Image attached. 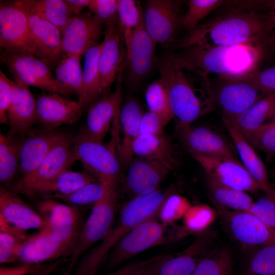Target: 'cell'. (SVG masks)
<instances>
[{
	"label": "cell",
	"instance_id": "cell-1",
	"mask_svg": "<svg viewBox=\"0 0 275 275\" xmlns=\"http://www.w3.org/2000/svg\"><path fill=\"white\" fill-rule=\"evenodd\" d=\"M230 8L214 19L198 25L174 45V49L200 45H261L269 43L271 27L263 1H232Z\"/></svg>",
	"mask_w": 275,
	"mask_h": 275
},
{
	"label": "cell",
	"instance_id": "cell-2",
	"mask_svg": "<svg viewBox=\"0 0 275 275\" xmlns=\"http://www.w3.org/2000/svg\"><path fill=\"white\" fill-rule=\"evenodd\" d=\"M156 67L178 123L190 124L210 110L213 99L207 75L179 65L168 57L158 60Z\"/></svg>",
	"mask_w": 275,
	"mask_h": 275
},
{
	"label": "cell",
	"instance_id": "cell-3",
	"mask_svg": "<svg viewBox=\"0 0 275 275\" xmlns=\"http://www.w3.org/2000/svg\"><path fill=\"white\" fill-rule=\"evenodd\" d=\"M257 44L206 46L196 45L180 49L168 57L173 62L220 78L239 77L256 71L262 55Z\"/></svg>",
	"mask_w": 275,
	"mask_h": 275
},
{
	"label": "cell",
	"instance_id": "cell-4",
	"mask_svg": "<svg viewBox=\"0 0 275 275\" xmlns=\"http://www.w3.org/2000/svg\"><path fill=\"white\" fill-rule=\"evenodd\" d=\"M169 195L168 191L158 189L148 194L136 196L127 203L121 212L117 225L100 244L78 261L74 275H95L108 253L126 234L137 225L158 215Z\"/></svg>",
	"mask_w": 275,
	"mask_h": 275
},
{
	"label": "cell",
	"instance_id": "cell-5",
	"mask_svg": "<svg viewBox=\"0 0 275 275\" xmlns=\"http://www.w3.org/2000/svg\"><path fill=\"white\" fill-rule=\"evenodd\" d=\"M116 183L106 182L103 196L93 205L70 252V271L91 246L102 240L112 228L117 203Z\"/></svg>",
	"mask_w": 275,
	"mask_h": 275
},
{
	"label": "cell",
	"instance_id": "cell-6",
	"mask_svg": "<svg viewBox=\"0 0 275 275\" xmlns=\"http://www.w3.org/2000/svg\"><path fill=\"white\" fill-rule=\"evenodd\" d=\"M73 148L87 173L99 182L117 183L120 164L113 147L90 137L82 128L74 137Z\"/></svg>",
	"mask_w": 275,
	"mask_h": 275
},
{
	"label": "cell",
	"instance_id": "cell-7",
	"mask_svg": "<svg viewBox=\"0 0 275 275\" xmlns=\"http://www.w3.org/2000/svg\"><path fill=\"white\" fill-rule=\"evenodd\" d=\"M0 45L5 52L37 57L28 17L14 1L0 2Z\"/></svg>",
	"mask_w": 275,
	"mask_h": 275
},
{
	"label": "cell",
	"instance_id": "cell-8",
	"mask_svg": "<svg viewBox=\"0 0 275 275\" xmlns=\"http://www.w3.org/2000/svg\"><path fill=\"white\" fill-rule=\"evenodd\" d=\"M1 60L12 76L17 77L29 86L65 96L72 94L57 80L51 68L45 62L34 56L4 51Z\"/></svg>",
	"mask_w": 275,
	"mask_h": 275
},
{
	"label": "cell",
	"instance_id": "cell-9",
	"mask_svg": "<svg viewBox=\"0 0 275 275\" xmlns=\"http://www.w3.org/2000/svg\"><path fill=\"white\" fill-rule=\"evenodd\" d=\"M37 208L45 226L70 254L83 225L79 209L53 199H43L38 203Z\"/></svg>",
	"mask_w": 275,
	"mask_h": 275
},
{
	"label": "cell",
	"instance_id": "cell-10",
	"mask_svg": "<svg viewBox=\"0 0 275 275\" xmlns=\"http://www.w3.org/2000/svg\"><path fill=\"white\" fill-rule=\"evenodd\" d=\"M190 154L203 168L206 176L217 182L247 193L261 190L258 183L237 158Z\"/></svg>",
	"mask_w": 275,
	"mask_h": 275
},
{
	"label": "cell",
	"instance_id": "cell-11",
	"mask_svg": "<svg viewBox=\"0 0 275 275\" xmlns=\"http://www.w3.org/2000/svg\"><path fill=\"white\" fill-rule=\"evenodd\" d=\"M216 208L230 234L243 246L275 245V232L253 214Z\"/></svg>",
	"mask_w": 275,
	"mask_h": 275
},
{
	"label": "cell",
	"instance_id": "cell-12",
	"mask_svg": "<svg viewBox=\"0 0 275 275\" xmlns=\"http://www.w3.org/2000/svg\"><path fill=\"white\" fill-rule=\"evenodd\" d=\"M74 137L69 135L57 144L37 168L29 175L22 177L13 187L18 194L39 183L51 180L70 170L78 161L73 148Z\"/></svg>",
	"mask_w": 275,
	"mask_h": 275
},
{
	"label": "cell",
	"instance_id": "cell-13",
	"mask_svg": "<svg viewBox=\"0 0 275 275\" xmlns=\"http://www.w3.org/2000/svg\"><path fill=\"white\" fill-rule=\"evenodd\" d=\"M104 24L91 13L74 16L62 31L64 56H81L89 48L99 44Z\"/></svg>",
	"mask_w": 275,
	"mask_h": 275
},
{
	"label": "cell",
	"instance_id": "cell-14",
	"mask_svg": "<svg viewBox=\"0 0 275 275\" xmlns=\"http://www.w3.org/2000/svg\"><path fill=\"white\" fill-rule=\"evenodd\" d=\"M156 44L147 32L143 23L133 34L126 50L124 70L126 81L129 87H136L157 66L158 60L155 53Z\"/></svg>",
	"mask_w": 275,
	"mask_h": 275
},
{
	"label": "cell",
	"instance_id": "cell-15",
	"mask_svg": "<svg viewBox=\"0 0 275 275\" xmlns=\"http://www.w3.org/2000/svg\"><path fill=\"white\" fill-rule=\"evenodd\" d=\"M165 225L156 218L143 222L126 234L111 250L109 264L114 266L160 243Z\"/></svg>",
	"mask_w": 275,
	"mask_h": 275
},
{
	"label": "cell",
	"instance_id": "cell-16",
	"mask_svg": "<svg viewBox=\"0 0 275 275\" xmlns=\"http://www.w3.org/2000/svg\"><path fill=\"white\" fill-rule=\"evenodd\" d=\"M178 2L171 0H150L146 2L144 26L156 43L172 42L181 24Z\"/></svg>",
	"mask_w": 275,
	"mask_h": 275
},
{
	"label": "cell",
	"instance_id": "cell-17",
	"mask_svg": "<svg viewBox=\"0 0 275 275\" xmlns=\"http://www.w3.org/2000/svg\"><path fill=\"white\" fill-rule=\"evenodd\" d=\"M224 80L217 90L216 101L222 113V119L234 121L255 103L268 95L253 84L235 79Z\"/></svg>",
	"mask_w": 275,
	"mask_h": 275
},
{
	"label": "cell",
	"instance_id": "cell-18",
	"mask_svg": "<svg viewBox=\"0 0 275 275\" xmlns=\"http://www.w3.org/2000/svg\"><path fill=\"white\" fill-rule=\"evenodd\" d=\"M125 64V62L118 73L115 91L100 96L89 105L83 129L94 139L102 141L108 131L112 121L119 115Z\"/></svg>",
	"mask_w": 275,
	"mask_h": 275
},
{
	"label": "cell",
	"instance_id": "cell-19",
	"mask_svg": "<svg viewBox=\"0 0 275 275\" xmlns=\"http://www.w3.org/2000/svg\"><path fill=\"white\" fill-rule=\"evenodd\" d=\"M103 34L104 40L99 60L100 96L109 93L126 57L123 38L119 24L105 25Z\"/></svg>",
	"mask_w": 275,
	"mask_h": 275
},
{
	"label": "cell",
	"instance_id": "cell-20",
	"mask_svg": "<svg viewBox=\"0 0 275 275\" xmlns=\"http://www.w3.org/2000/svg\"><path fill=\"white\" fill-rule=\"evenodd\" d=\"M37 123L43 128L55 129L73 124L80 118L84 106L79 101L67 99L57 93L44 91L37 96Z\"/></svg>",
	"mask_w": 275,
	"mask_h": 275
},
{
	"label": "cell",
	"instance_id": "cell-21",
	"mask_svg": "<svg viewBox=\"0 0 275 275\" xmlns=\"http://www.w3.org/2000/svg\"><path fill=\"white\" fill-rule=\"evenodd\" d=\"M177 132L189 153L214 157L237 158L226 140L207 127L178 123Z\"/></svg>",
	"mask_w": 275,
	"mask_h": 275
},
{
	"label": "cell",
	"instance_id": "cell-22",
	"mask_svg": "<svg viewBox=\"0 0 275 275\" xmlns=\"http://www.w3.org/2000/svg\"><path fill=\"white\" fill-rule=\"evenodd\" d=\"M13 77L14 94L7 112L9 129L6 134L10 139L24 134L37 123L36 98L29 86L17 77Z\"/></svg>",
	"mask_w": 275,
	"mask_h": 275
},
{
	"label": "cell",
	"instance_id": "cell-23",
	"mask_svg": "<svg viewBox=\"0 0 275 275\" xmlns=\"http://www.w3.org/2000/svg\"><path fill=\"white\" fill-rule=\"evenodd\" d=\"M22 139L19 171L22 177L33 172L49 152L68 135L55 129L42 128L28 131Z\"/></svg>",
	"mask_w": 275,
	"mask_h": 275
},
{
	"label": "cell",
	"instance_id": "cell-24",
	"mask_svg": "<svg viewBox=\"0 0 275 275\" xmlns=\"http://www.w3.org/2000/svg\"><path fill=\"white\" fill-rule=\"evenodd\" d=\"M22 9L28 17L37 58L45 62L51 69H55L63 57L62 32L49 22Z\"/></svg>",
	"mask_w": 275,
	"mask_h": 275
},
{
	"label": "cell",
	"instance_id": "cell-25",
	"mask_svg": "<svg viewBox=\"0 0 275 275\" xmlns=\"http://www.w3.org/2000/svg\"><path fill=\"white\" fill-rule=\"evenodd\" d=\"M0 216L15 227L26 231L44 228L46 224L40 214L25 202L18 194L0 187Z\"/></svg>",
	"mask_w": 275,
	"mask_h": 275
},
{
	"label": "cell",
	"instance_id": "cell-26",
	"mask_svg": "<svg viewBox=\"0 0 275 275\" xmlns=\"http://www.w3.org/2000/svg\"><path fill=\"white\" fill-rule=\"evenodd\" d=\"M126 178L130 190L136 196L158 189L161 183L171 171L163 163L144 158L132 161Z\"/></svg>",
	"mask_w": 275,
	"mask_h": 275
},
{
	"label": "cell",
	"instance_id": "cell-27",
	"mask_svg": "<svg viewBox=\"0 0 275 275\" xmlns=\"http://www.w3.org/2000/svg\"><path fill=\"white\" fill-rule=\"evenodd\" d=\"M68 254L69 250L53 237L45 226L28 236L21 248L18 260L23 264L37 265Z\"/></svg>",
	"mask_w": 275,
	"mask_h": 275
},
{
	"label": "cell",
	"instance_id": "cell-28",
	"mask_svg": "<svg viewBox=\"0 0 275 275\" xmlns=\"http://www.w3.org/2000/svg\"><path fill=\"white\" fill-rule=\"evenodd\" d=\"M98 181L87 172L68 170L57 177L43 182L37 183L24 190L21 194L40 197L43 199L58 196L67 195L80 187Z\"/></svg>",
	"mask_w": 275,
	"mask_h": 275
},
{
	"label": "cell",
	"instance_id": "cell-29",
	"mask_svg": "<svg viewBox=\"0 0 275 275\" xmlns=\"http://www.w3.org/2000/svg\"><path fill=\"white\" fill-rule=\"evenodd\" d=\"M144 113L139 102L128 98L120 109L119 119L122 133L121 141L117 145V156L124 164L132 161L133 144L140 135V125Z\"/></svg>",
	"mask_w": 275,
	"mask_h": 275
},
{
	"label": "cell",
	"instance_id": "cell-30",
	"mask_svg": "<svg viewBox=\"0 0 275 275\" xmlns=\"http://www.w3.org/2000/svg\"><path fill=\"white\" fill-rule=\"evenodd\" d=\"M211 240L202 237L177 256L160 261L149 275H191L198 262L209 251Z\"/></svg>",
	"mask_w": 275,
	"mask_h": 275
},
{
	"label": "cell",
	"instance_id": "cell-31",
	"mask_svg": "<svg viewBox=\"0 0 275 275\" xmlns=\"http://www.w3.org/2000/svg\"><path fill=\"white\" fill-rule=\"evenodd\" d=\"M235 145L242 164L259 184L261 190L265 192L269 187V181L266 169L255 149L244 138L241 132L232 121L223 119Z\"/></svg>",
	"mask_w": 275,
	"mask_h": 275
},
{
	"label": "cell",
	"instance_id": "cell-32",
	"mask_svg": "<svg viewBox=\"0 0 275 275\" xmlns=\"http://www.w3.org/2000/svg\"><path fill=\"white\" fill-rule=\"evenodd\" d=\"M133 154L139 157L159 161L171 171L177 166L175 148L169 138L159 135L140 134L132 146Z\"/></svg>",
	"mask_w": 275,
	"mask_h": 275
},
{
	"label": "cell",
	"instance_id": "cell-33",
	"mask_svg": "<svg viewBox=\"0 0 275 275\" xmlns=\"http://www.w3.org/2000/svg\"><path fill=\"white\" fill-rule=\"evenodd\" d=\"M21 8L49 22L62 30L73 16L70 8L62 0H17Z\"/></svg>",
	"mask_w": 275,
	"mask_h": 275
},
{
	"label": "cell",
	"instance_id": "cell-34",
	"mask_svg": "<svg viewBox=\"0 0 275 275\" xmlns=\"http://www.w3.org/2000/svg\"><path fill=\"white\" fill-rule=\"evenodd\" d=\"M209 197L215 207L249 212L254 201L246 192L223 185L206 176Z\"/></svg>",
	"mask_w": 275,
	"mask_h": 275
},
{
	"label": "cell",
	"instance_id": "cell-35",
	"mask_svg": "<svg viewBox=\"0 0 275 275\" xmlns=\"http://www.w3.org/2000/svg\"><path fill=\"white\" fill-rule=\"evenodd\" d=\"M275 111V93L258 101L232 121L242 133L254 130L264 124Z\"/></svg>",
	"mask_w": 275,
	"mask_h": 275
},
{
	"label": "cell",
	"instance_id": "cell-36",
	"mask_svg": "<svg viewBox=\"0 0 275 275\" xmlns=\"http://www.w3.org/2000/svg\"><path fill=\"white\" fill-rule=\"evenodd\" d=\"M57 80L76 94L78 100L85 107V93L80 57L64 56L55 68Z\"/></svg>",
	"mask_w": 275,
	"mask_h": 275
},
{
	"label": "cell",
	"instance_id": "cell-37",
	"mask_svg": "<svg viewBox=\"0 0 275 275\" xmlns=\"http://www.w3.org/2000/svg\"><path fill=\"white\" fill-rule=\"evenodd\" d=\"M22 139L0 134V183L7 188L19 171Z\"/></svg>",
	"mask_w": 275,
	"mask_h": 275
},
{
	"label": "cell",
	"instance_id": "cell-38",
	"mask_svg": "<svg viewBox=\"0 0 275 275\" xmlns=\"http://www.w3.org/2000/svg\"><path fill=\"white\" fill-rule=\"evenodd\" d=\"M102 41L88 49L85 53L82 69L85 106L90 105L100 97V73L99 60Z\"/></svg>",
	"mask_w": 275,
	"mask_h": 275
},
{
	"label": "cell",
	"instance_id": "cell-39",
	"mask_svg": "<svg viewBox=\"0 0 275 275\" xmlns=\"http://www.w3.org/2000/svg\"><path fill=\"white\" fill-rule=\"evenodd\" d=\"M28 235L0 216V263L5 264L18 260L21 248Z\"/></svg>",
	"mask_w": 275,
	"mask_h": 275
},
{
	"label": "cell",
	"instance_id": "cell-40",
	"mask_svg": "<svg viewBox=\"0 0 275 275\" xmlns=\"http://www.w3.org/2000/svg\"><path fill=\"white\" fill-rule=\"evenodd\" d=\"M118 15L126 50L133 34L143 23V12L138 1L118 0Z\"/></svg>",
	"mask_w": 275,
	"mask_h": 275
},
{
	"label": "cell",
	"instance_id": "cell-41",
	"mask_svg": "<svg viewBox=\"0 0 275 275\" xmlns=\"http://www.w3.org/2000/svg\"><path fill=\"white\" fill-rule=\"evenodd\" d=\"M232 256L226 248L208 252L198 262L191 275H231Z\"/></svg>",
	"mask_w": 275,
	"mask_h": 275
},
{
	"label": "cell",
	"instance_id": "cell-42",
	"mask_svg": "<svg viewBox=\"0 0 275 275\" xmlns=\"http://www.w3.org/2000/svg\"><path fill=\"white\" fill-rule=\"evenodd\" d=\"M145 99L149 111L160 115L169 122L174 118L167 87L160 77L147 87Z\"/></svg>",
	"mask_w": 275,
	"mask_h": 275
},
{
	"label": "cell",
	"instance_id": "cell-43",
	"mask_svg": "<svg viewBox=\"0 0 275 275\" xmlns=\"http://www.w3.org/2000/svg\"><path fill=\"white\" fill-rule=\"evenodd\" d=\"M241 133L254 149L265 153L268 159H275V124L265 123Z\"/></svg>",
	"mask_w": 275,
	"mask_h": 275
},
{
	"label": "cell",
	"instance_id": "cell-44",
	"mask_svg": "<svg viewBox=\"0 0 275 275\" xmlns=\"http://www.w3.org/2000/svg\"><path fill=\"white\" fill-rule=\"evenodd\" d=\"M106 187V182L97 181L87 184L67 195L58 196L51 199H59L74 206L93 205L103 196Z\"/></svg>",
	"mask_w": 275,
	"mask_h": 275
},
{
	"label": "cell",
	"instance_id": "cell-45",
	"mask_svg": "<svg viewBox=\"0 0 275 275\" xmlns=\"http://www.w3.org/2000/svg\"><path fill=\"white\" fill-rule=\"evenodd\" d=\"M245 275H275V245L262 246L253 254Z\"/></svg>",
	"mask_w": 275,
	"mask_h": 275
},
{
	"label": "cell",
	"instance_id": "cell-46",
	"mask_svg": "<svg viewBox=\"0 0 275 275\" xmlns=\"http://www.w3.org/2000/svg\"><path fill=\"white\" fill-rule=\"evenodd\" d=\"M224 3L222 0H190L188 10L181 18V24L188 30H192L198 22Z\"/></svg>",
	"mask_w": 275,
	"mask_h": 275
},
{
	"label": "cell",
	"instance_id": "cell-47",
	"mask_svg": "<svg viewBox=\"0 0 275 275\" xmlns=\"http://www.w3.org/2000/svg\"><path fill=\"white\" fill-rule=\"evenodd\" d=\"M190 208L187 200L176 194H170L166 199L159 212L161 223H171L185 215Z\"/></svg>",
	"mask_w": 275,
	"mask_h": 275
},
{
	"label": "cell",
	"instance_id": "cell-48",
	"mask_svg": "<svg viewBox=\"0 0 275 275\" xmlns=\"http://www.w3.org/2000/svg\"><path fill=\"white\" fill-rule=\"evenodd\" d=\"M88 7L91 13L105 26L119 24L118 0H91Z\"/></svg>",
	"mask_w": 275,
	"mask_h": 275
},
{
	"label": "cell",
	"instance_id": "cell-49",
	"mask_svg": "<svg viewBox=\"0 0 275 275\" xmlns=\"http://www.w3.org/2000/svg\"><path fill=\"white\" fill-rule=\"evenodd\" d=\"M249 82L267 94L275 93V66L255 71L239 77L230 78Z\"/></svg>",
	"mask_w": 275,
	"mask_h": 275
},
{
	"label": "cell",
	"instance_id": "cell-50",
	"mask_svg": "<svg viewBox=\"0 0 275 275\" xmlns=\"http://www.w3.org/2000/svg\"><path fill=\"white\" fill-rule=\"evenodd\" d=\"M275 232V202L266 195L254 202L249 211Z\"/></svg>",
	"mask_w": 275,
	"mask_h": 275
},
{
	"label": "cell",
	"instance_id": "cell-51",
	"mask_svg": "<svg viewBox=\"0 0 275 275\" xmlns=\"http://www.w3.org/2000/svg\"><path fill=\"white\" fill-rule=\"evenodd\" d=\"M14 81L0 71V123L8 125L7 112L12 101Z\"/></svg>",
	"mask_w": 275,
	"mask_h": 275
},
{
	"label": "cell",
	"instance_id": "cell-52",
	"mask_svg": "<svg viewBox=\"0 0 275 275\" xmlns=\"http://www.w3.org/2000/svg\"><path fill=\"white\" fill-rule=\"evenodd\" d=\"M165 118L156 113H144L140 122V135H159L163 133L164 127L169 123Z\"/></svg>",
	"mask_w": 275,
	"mask_h": 275
},
{
	"label": "cell",
	"instance_id": "cell-53",
	"mask_svg": "<svg viewBox=\"0 0 275 275\" xmlns=\"http://www.w3.org/2000/svg\"><path fill=\"white\" fill-rule=\"evenodd\" d=\"M207 208L203 206L190 207L184 217L186 229L192 231H199L207 225L208 221Z\"/></svg>",
	"mask_w": 275,
	"mask_h": 275
},
{
	"label": "cell",
	"instance_id": "cell-54",
	"mask_svg": "<svg viewBox=\"0 0 275 275\" xmlns=\"http://www.w3.org/2000/svg\"><path fill=\"white\" fill-rule=\"evenodd\" d=\"M40 264H22L13 267L2 266L0 268V275H30L40 269Z\"/></svg>",
	"mask_w": 275,
	"mask_h": 275
},
{
	"label": "cell",
	"instance_id": "cell-55",
	"mask_svg": "<svg viewBox=\"0 0 275 275\" xmlns=\"http://www.w3.org/2000/svg\"><path fill=\"white\" fill-rule=\"evenodd\" d=\"M264 4L269 12L271 27V34L269 43L275 48V0L264 1Z\"/></svg>",
	"mask_w": 275,
	"mask_h": 275
},
{
	"label": "cell",
	"instance_id": "cell-56",
	"mask_svg": "<svg viewBox=\"0 0 275 275\" xmlns=\"http://www.w3.org/2000/svg\"><path fill=\"white\" fill-rule=\"evenodd\" d=\"M70 10L73 14L78 15L81 13L82 10L88 7L91 0H65Z\"/></svg>",
	"mask_w": 275,
	"mask_h": 275
},
{
	"label": "cell",
	"instance_id": "cell-57",
	"mask_svg": "<svg viewBox=\"0 0 275 275\" xmlns=\"http://www.w3.org/2000/svg\"><path fill=\"white\" fill-rule=\"evenodd\" d=\"M60 260L61 259L47 266H43L38 270L30 275H51L57 268Z\"/></svg>",
	"mask_w": 275,
	"mask_h": 275
},
{
	"label": "cell",
	"instance_id": "cell-58",
	"mask_svg": "<svg viewBox=\"0 0 275 275\" xmlns=\"http://www.w3.org/2000/svg\"><path fill=\"white\" fill-rule=\"evenodd\" d=\"M267 123L274 124H275V111L271 118L268 120Z\"/></svg>",
	"mask_w": 275,
	"mask_h": 275
},
{
	"label": "cell",
	"instance_id": "cell-59",
	"mask_svg": "<svg viewBox=\"0 0 275 275\" xmlns=\"http://www.w3.org/2000/svg\"><path fill=\"white\" fill-rule=\"evenodd\" d=\"M270 175H271V177L272 179H273V180L275 182V168H273L271 170Z\"/></svg>",
	"mask_w": 275,
	"mask_h": 275
}]
</instances>
